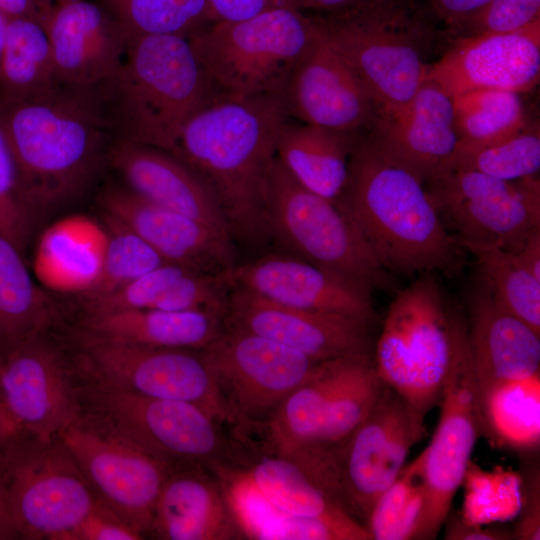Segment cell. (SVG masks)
I'll use <instances>...</instances> for the list:
<instances>
[{"label": "cell", "instance_id": "cell-20", "mask_svg": "<svg viewBox=\"0 0 540 540\" xmlns=\"http://www.w3.org/2000/svg\"><path fill=\"white\" fill-rule=\"evenodd\" d=\"M97 203L103 216L132 230L166 263L209 274L232 273L238 263L229 236L149 202L123 183L106 184Z\"/></svg>", "mask_w": 540, "mask_h": 540}, {"label": "cell", "instance_id": "cell-11", "mask_svg": "<svg viewBox=\"0 0 540 540\" xmlns=\"http://www.w3.org/2000/svg\"><path fill=\"white\" fill-rule=\"evenodd\" d=\"M59 332L79 376L144 396L193 403L232 426L201 350L114 341L65 323Z\"/></svg>", "mask_w": 540, "mask_h": 540}, {"label": "cell", "instance_id": "cell-45", "mask_svg": "<svg viewBox=\"0 0 540 540\" xmlns=\"http://www.w3.org/2000/svg\"><path fill=\"white\" fill-rule=\"evenodd\" d=\"M212 22L239 21L269 9L294 8L292 0H207ZM295 9V8H294Z\"/></svg>", "mask_w": 540, "mask_h": 540}, {"label": "cell", "instance_id": "cell-13", "mask_svg": "<svg viewBox=\"0 0 540 540\" xmlns=\"http://www.w3.org/2000/svg\"><path fill=\"white\" fill-rule=\"evenodd\" d=\"M228 409L233 437L244 442L322 361L265 337L224 326L201 350Z\"/></svg>", "mask_w": 540, "mask_h": 540}, {"label": "cell", "instance_id": "cell-44", "mask_svg": "<svg viewBox=\"0 0 540 540\" xmlns=\"http://www.w3.org/2000/svg\"><path fill=\"white\" fill-rule=\"evenodd\" d=\"M144 537L100 500L67 540H142Z\"/></svg>", "mask_w": 540, "mask_h": 540}, {"label": "cell", "instance_id": "cell-53", "mask_svg": "<svg viewBox=\"0 0 540 540\" xmlns=\"http://www.w3.org/2000/svg\"><path fill=\"white\" fill-rule=\"evenodd\" d=\"M7 24H8V17L3 12L0 11V66H1L3 49L5 45Z\"/></svg>", "mask_w": 540, "mask_h": 540}, {"label": "cell", "instance_id": "cell-2", "mask_svg": "<svg viewBox=\"0 0 540 540\" xmlns=\"http://www.w3.org/2000/svg\"><path fill=\"white\" fill-rule=\"evenodd\" d=\"M0 122L38 220L86 189L117 139L98 87L0 104Z\"/></svg>", "mask_w": 540, "mask_h": 540}, {"label": "cell", "instance_id": "cell-42", "mask_svg": "<svg viewBox=\"0 0 540 540\" xmlns=\"http://www.w3.org/2000/svg\"><path fill=\"white\" fill-rule=\"evenodd\" d=\"M38 219L24 193L19 170L0 122V232L24 255Z\"/></svg>", "mask_w": 540, "mask_h": 540}, {"label": "cell", "instance_id": "cell-34", "mask_svg": "<svg viewBox=\"0 0 540 540\" xmlns=\"http://www.w3.org/2000/svg\"><path fill=\"white\" fill-rule=\"evenodd\" d=\"M59 86L51 45L32 16L8 18L0 66V104L31 99Z\"/></svg>", "mask_w": 540, "mask_h": 540}, {"label": "cell", "instance_id": "cell-26", "mask_svg": "<svg viewBox=\"0 0 540 540\" xmlns=\"http://www.w3.org/2000/svg\"><path fill=\"white\" fill-rule=\"evenodd\" d=\"M107 162L122 183L143 199L199 221L232 239L224 214L210 189L172 154L116 139Z\"/></svg>", "mask_w": 540, "mask_h": 540}, {"label": "cell", "instance_id": "cell-25", "mask_svg": "<svg viewBox=\"0 0 540 540\" xmlns=\"http://www.w3.org/2000/svg\"><path fill=\"white\" fill-rule=\"evenodd\" d=\"M479 402L492 389L540 375V333L506 310L480 275L468 294Z\"/></svg>", "mask_w": 540, "mask_h": 540}, {"label": "cell", "instance_id": "cell-46", "mask_svg": "<svg viewBox=\"0 0 540 540\" xmlns=\"http://www.w3.org/2000/svg\"><path fill=\"white\" fill-rule=\"evenodd\" d=\"M444 525H446L444 538L449 540H500L513 538L512 534L503 532L500 529H483L473 524H468L455 513H451V510L446 517Z\"/></svg>", "mask_w": 540, "mask_h": 540}, {"label": "cell", "instance_id": "cell-14", "mask_svg": "<svg viewBox=\"0 0 540 540\" xmlns=\"http://www.w3.org/2000/svg\"><path fill=\"white\" fill-rule=\"evenodd\" d=\"M458 246H496L516 252L540 229L537 177L504 181L478 171L443 167L425 182Z\"/></svg>", "mask_w": 540, "mask_h": 540}, {"label": "cell", "instance_id": "cell-30", "mask_svg": "<svg viewBox=\"0 0 540 540\" xmlns=\"http://www.w3.org/2000/svg\"><path fill=\"white\" fill-rule=\"evenodd\" d=\"M383 387L370 353L349 359L343 378L328 402L313 449L311 480L332 499L339 498L340 454Z\"/></svg>", "mask_w": 540, "mask_h": 540}, {"label": "cell", "instance_id": "cell-39", "mask_svg": "<svg viewBox=\"0 0 540 540\" xmlns=\"http://www.w3.org/2000/svg\"><path fill=\"white\" fill-rule=\"evenodd\" d=\"M131 38L148 35L188 37L212 22L207 0H102Z\"/></svg>", "mask_w": 540, "mask_h": 540}, {"label": "cell", "instance_id": "cell-40", "mask_svg": "<svg viewBox=\"0 0 540 540\" xmlns=\"http://www.w3.org/2000/svg\"><path fill=\"white\" fill-rule=\"evenodd\" d=\"M425 511V492L416 458L377 499L366 528L372 540L417 539Z\"/></svg>", "mask_w": 540, "mask_h": 540}, {"label": "cell", "instance_id": "cell-4", "mask_svg": "<svg viewBox=\"0 0 540 540\" xmlns=\"http://www.w3.org/2000/svg\"><path fill=\"white\" fill-rule=\"evenodd\" d=\"M98 89L117 139L166 152L188 120L217 100L189 39L174 34L131 38Z\"/></svg>", "mask_w": 540, "mask_h": 540}, {"label": "cell", "instance_id": "cell-17", "mask_svg": "<svg viewBox=\"0 0 540 540\" xmlns=\"http://www.w3.org/2000/svg\"><path fill=\"white\" fill-rule=\"evenodd\" d=\"M438 425L417 457L425 511L417 539H435L462 485L477 438L485 432L470 340L456 353L442 397Z\"/></svg>", "mask_w": 540, "mask_h": 540}, {"label": "cell", "instance_id": "cell-38", "mask_svg": "<svg viewBox=\"0 0 540 540\" xmlns=\"http://www.w3.org/2000/svg\"><path fill=\"white\" fill-rule=\"evenodd\" d=\"M103 220L106 241L99 268L72 303L108 295L166 263L132 230L109 217Z\"/></svg>", "mask_w": 540, "mask_h": 540}, {"label": "cell", "instance_id": "cell-1", "mask_svg": "<svg viewBox=\"0 0 540 540\" xmlns=\"http://www.w3.org/2000/svg\"><path fill=\"white\" fill-rule=\"evenodd\" d=\"M287 119L280 95L219 99L188 120L168 152L210 189L235 246L255 251L269 242L264 183Z\"/></svg>", "mask_w": 540, "mask_h": 540}, {"label": "cell", "instance_id": "cell-5", "mask_svg": "<svg viewBox=\"0 0 540 540\" xmlns=\"http://www.w3.org/2000/svg\"><path fill=\"white\" fill-rule=\"evenodd\" d=\"M213 472L242 538L372 540L363 524L284 457L242 455Z\"/></svg>", "mask_w": 540, "mask_h": 540}, {"label": "cell", "instance_id": "cell-10", "mask_svg": "<svg viewBox=\"0 0 540 540\" xmlns=\"http://www.w3.org/2000/svg\"><path fill=\"white\" fill-rule=\"evenodd\" d=\"M268 241L282 252L339 274L372 291L387 289L390 276L374 259L338 207L300 185L275 157L264 183Z\"/></svg>", "mask_w": 540, "mask_h": 540}, {"label": "cell", "instance_id": "cell-29", "mask_svg": "<svg viewBox=\"0 0 540 540\" xmlns=\"http://www.w3.org/2000/svg\"><path fill=\"white\" fill-rule=\"evenodd\" d=\"M65 324L114 341L166 348L202 350L224 330V317L203 311L127 309L80 313Z\"/></svg>", "mask_w": 540, "mask_h": 540}, {"label": "cell", "instance_id": "cell-12", "mask_svg": "<svg viewBox=\"0 0 540 540\" xmlns=\"http://www.w3.org/2000/svg\"><path fill=\"white\" fill-rule=\"evenodd\" d=\"M20 540H67L99 499L60 439L21 432L0 448Z\"/></svg>", "mask_w": 540, "mask_h": 540}, {"label": "cell", "instance_id": "cell-16", "mask_svg": "<svg viewBox=\"0 0 540 540\" xmlns=\"http://www.w3.org/2000/svg\"><path fill=\"white\" fill-rule=\"evenodd\" d=\"M78 376L58 328L0 358V404L30 435L50 440L80 415Z\"/></svg>", "mask_w": 540, "mask_h": 540}, {"label": "cell", "instance_id": "cell-28", "mask_svg": "<svg viewBox=\"0 0 540 540\" xmlns=\"http://www.w3.org/2000/svg\"><path fill=\"white\" fill-rule=\"evenodd\" d=\"M147 538L242 539L215 473L203 466L176 469L158 497Z\"/></svg>", "mask_w": 540, "mask_h": 540}, {"label": "cell", "instance_id": "cell-6", "mask_svg": "<svg viewBox=\"0 0 540 540\" xmlns=\"http://www.w3.org/2000/svg\"><path fill=\"white\" fill-rule=\"evenodd\" d=\"M468 320L432 273L400 290L389 305L375 348L380 380L421 417L439 405Z\"/></svg>", "mask_w": 540, "mask_h": 540}, {"label": "cell", "instance_id": "cell-36", "mask_svg": "<svg viewBox=\"0 0 540 540\" xmlns=\"http://www.w3.org/2000/svg\"><path fill=\"white\" fill-rule=\"evenodd\" d=\"M485 432L518 449L533 448L540 438V375L492 389L480 400Z\"/></svg>", "mask_w": 540, "mask_h": 540}, {"label": "cell", "instance_id": "cell-15", "mask_svg": "<svg viewBox=\"0 0 540 540\" xmlns=\"http://www.w3.org/2000/svg\"><path fill=\"white\" fill-rule=\"evenodd\" d=\"M97 498L147 538L166 464L80 414L58 436Z\"/></svg>", "mask_w": 540, "mask_h": 540}, {"label": "cell", "instance_id": "cell-43", "mask_svg": "<svg viewBox=\"0 0 540 540\" xmlns=\"http://www.w3.org/2000/svg\"><path fill=\"white\" fill-rule=\"evenodd\" d=\"M540 20V0H491L477 11L449 24L456 38L509 33Z\"/></svg>", "mask_w": 540, "mask_h": 540}, {"label": "cell", "instance_id": "cell-22", "mask_svg": "<svg viewBox=\"0 0 540 540\" xmlns=\"http://www.w3.org/2000/svg\"><path fill=\"white\" fill-rule=\"evenodd\" d=\"M540 77V20L509 33L456 38L436 62L428 64L425 80L452 97L477 89L525 93Z\"/></svg>", "mask_w": 540, "mask_h": 540}, {"label": "cell", "instance_id": "cell-51", "mask_svg": "<svg viewBox=\"0 0 540 540\" xmlns=\"http://www.w3.org/2000/svg\"><path fill=\"white\" fill-rule=\"evenodd\" d=\"M0 540H20L12 518L5 479L0 468Z\"/></svg>", "mask_w": 540, "mask_h": 540}, {"label": "cell", "instance_id": "cell-23", "mask_svg": "<svg viewBox=\"0 0 540 540\" xmlns=\"http://www.w3.org/2000/svg\"><path fill=\"white\" fill-rule=\"evenodd\" d=\"M36 17L49 38L59 85L95 88L119 68L129 37L100 5L88 0H60Z\"/></svg>", "mask_w": 540, "mask_h": 540}, {"label": "cell", "instance_id": "cell-52", "mask_svg": "<svg viewBox=\"0 0 540 540\" xmlns=\"http://www.w3.org/2000/svg\"><path fill=\"white\" fill-rule=\"evenodd\" d=\"M21 432L22 430L0 404V448Z\"/></svg>", "mask_w": 540, "mask_h": 540}, {"label": "cell", "instance_id": "cell-19", "mask_svg": "<svg viewBox=\"0 0 540 540\" xmlns=\"http://www.w3.org/2000/svg\"><path fill=\"white\" fill-rule=\"evenodd\" d=\"M280 98L288 118L347 134L369 132L380 117L366 89L318 25Z\"/></svg>", "mask_w": 540, "mask_h": 540}, {"label": "cell", "instance_id": "cell-24", "mask_svg": "<svg viewBox=\"0 0 540 540\" xmlns=\"http://www.w3.org/2000/svg\"><path fill=\"white\" fill-rule=\"evenodd\" d=\"M232 278L235 286L288 307L340 314L370 324L377 318L372 291L282 252L237 263Z\"/></svg>", "mask_w": 540, "mask_h": 540}, {"label": "cell", "instance_id": "cell-47", "mask_svg": "<svg viewBox=\"0 0 540 540\" xmlns=\"http://www.w3.org/2000/svg\"><path fill=\"white\" fill-rule=\"evenodd\" d=\"M533 490L526 497V503L520 520L513 532V538L520 540H539V486L533 483Z\"/></svg>", "mask_w": 540, "mask_h": 540}, {"label": "cell", "instance_id": "cell-31", "mask_svg": "<svg viewBox=\"0 0 540 540\" xmlns=\"http://www.w3.org/2000/svg\"><path fill=\"white\" fill-rule=\"evenodd\" d=\"M351 357L322 361L315 373L281 402L258 430L264 440L261 452L286 458L311 480L313 449L321 421Z\"/></svg>", "mask_w": 540, "mask_h": 540}, {"label": "cell", "instance_id": "cell-50", "mask_svg": "<svg viewBox=\"0 0 540 540\" xmlns=\"http://www.w3.org/2000/svg\"><path fill=\"white\" fill-rule=\"evenodd\" d=\"M512 253L527 270L540 279V229L531 233L522 246Z\"/></svg>", "mask_w": 540, "mask_h": 540}, {"label": "cell", "instance_id": "cell-8", "mask_svg": "<svg viewBox=\"0 0 540 540\" xmlns=\"http://www.w3.org/2000/svg\"><path fill=\"white\" fill-rule=\"evenodd\" d=\"M312 16L291 7L239 21H214L187 38L216 99L280 95L312 44Z\"/></svg>", "mask_w": 540, "mask_h": 540}, {"label": "cell", "instance_id": "cell-9", "mask_svg": "<svg viewBox=\"0 0 540 540\" xmlns=\"http://www.w3.org/2000/svg\"><path fill=\"white\" fill-rule=\"evenodd\" d=\"M78 376L83 414L132 442L172 471L192 466L210 470L239 455L235 438L221 423L193 403L136 394Z\"/></svg>", "mask_w": 540, "mask_h": 540}, {"label": "cell", "instance_id": "cell-21", "mask_svg": "<svg viewBox=\"0 0 540 540\" xmlns=\"http://www.w3.org/2000/svg\"><path fill=\"white\" fill-rule=\"evenodd\" d=\"M369 325L281 305L235 285L224 318L225 327L265 337L316 361L370 353Z\"/></svg>", "mask_w": 540, "mask_h": 540}, {"label": "cell", "instance_id": "cell-18", "mask_svg": "<svg viewBox=\"0 0 540 540\" xmlns=\"http://www.w3.org/2000/svg\"><path fill=\"white\" fill-rule=\"evenodd\" d=\"M424 419L384 384L344 446L338 464L340 504L365 527L373 505L398 478L410 449L425 435Z\"/></svg>", "mask_w": 540, "mask_h": 540}, {"label": "cell", "instance_id": "cell-27", "mask_svg": "<svg viewBox=\"0 0 540 540\" xmlns=\"http://www.w3.org/2000/svg\"><path fill=\"white\" fill-rule=\"evenodd\" d=\"M367 135L425 184L458 146L454 98L438 84L424 80L400 114L379 118Z\"/></svg>", "mask_w": 540, "mask_h": 540}, {"label": "cell", "instance_id": "cell-49", "mask_svg": "<svg viewBox=\"0 0 540 540\" xmlns=\"http://www.w3.org/2000/svg\"><path fill=\"white\" fill-rule=\"evenodd\" d=\"M491 0H433L434 8L448 24L485 6Z\"/></svg>", "mask_w": 540, "mask_h": 540}, {"label": "cell", "instance_id": "cell-33", "mask_svg": "<svg viewBox=\"0 0 540 540\" xmlns=\"http://www.w3.org/2000/svg\"><path fill=\"white\" fill-rule=\"evenodd\" d=\"M23 257L0 232V358L64 321L63 307L36 286Z\"/></svg>", "mask_w": 540, "mask_h": 540}, {"label": "cell", "instance_id": "cell-37", "mask_svg": "<svg viewBox=\"0 0 540 540\" xmlns=\"http://www.w3.org/2000/svg\"><path fill=\"white\" fill-rule=\"evenodd\" d=\"M472 253L480 275L497 301L540 333V279L527 270L511 251L488 245L461 246Z\"/></svg>", "mask_w": 540, "mask_h": 540}, {"label": "cell", "instance_id": "cell-35", "mask_svg": "<svg viewBox=\"0 0 540 540\" xmlns=\"http://www.w3.org/2000/svg\"><path fill=\"white\" fill-rule=\"evenodd\" d=\"M453 98L459 137L457 148L491 145L529 125L520 93L477 89Z\"/></svg>", "mask_w": 540, "mask_h": 540}, {"label": "cell", "instance_id": "cell-7", "mask_svg": "<svg viewBox=\"0 0 540 540\" xmlns=\"http://www.w3.org/2000/svg\"><path fill=\"white\" fill-rule=\"evenodd\" d=\"M313 18L374 101L379 118L400 114L425 80L424 49L433 36L415 3L373 0Z\"/></svg>", "mask_w": 540, "mask_h": 540}, {"label": "cell", "instance_id": "cell-3", "mask_svg": "<svg viewBox=\"0 0 540 540\" xmlns=\"http://www.w3.org/2000/svg\"><path fill=\"white\" fill-rule=\"evenodd\" d=\"M336 204L385 271L405 276L456 271L461 247L424 182L368 135L355 139Z\"/></svg>", "mask_w": 540, "mask_h": 540}, {"label": "cell", "instance_id": "cell-32", "mask_svg": "<svg viewBox=\"0 0 540 540\" xmlns=\"http://www.w3.org/2000/svg\"><path fill=\"white\" fill-rule=\"evenodd\" d=\"M358 135L287 119L278 134L275 157L300 185L336 202L347 182Z\"/></svg>", "mask_w": 540, "mask_h": 540}, {"label": "cell", "instance_id": "cell-41", "mask_svg": "<svg viewBox=\"0 0 540 540\" xmlns=\"http://www.w3.org/2000/svg\"><path fill=\"white\" fill-rule=\"evenodd\" d=\"M443 167L474 170L504 181L537 177L540 169L539 126L528 125L491 145L457 148Z\"/></svg>", "mask_w": 540, "mask_h": 540}, {"label": "cell", "instance_id": "cell-48", "mask_svg": "<svg viewBox=\"0 0 540 540\" xmlns=\"http://www.w3.org/2000/svg\"><path fill=\"white\" fill-rule=\"evenodd\" d=\"M373 0H292L295 9L315 11L316 14H335L361 7Z\"/></svg>", "mask_w": 540, "mask_h": 540}]
</instances>
